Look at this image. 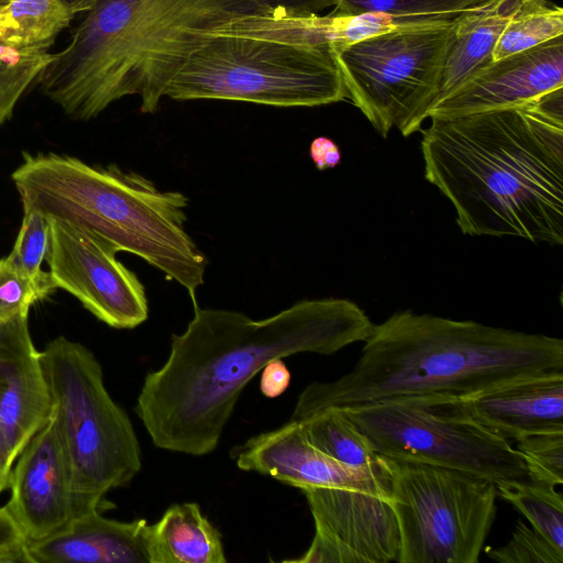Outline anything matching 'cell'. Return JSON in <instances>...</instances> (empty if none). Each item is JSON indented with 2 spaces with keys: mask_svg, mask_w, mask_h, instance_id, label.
Masks as SVG:
<instances>
[{
  "mask_svg": "<svg viewBox=\"0 0 563 563\" xmlns=\"http://www.w3.org/2000/svg\"><path fill=\"white\" fill-rule=\"evenodd\" d=\"M165 97L318 107L347 93L331 45L213 34L179 69Z\"/></svg>",
  "mask_w": 563,
  "mask_h": 563,
  "instance_id": "obj_7",
  "label": "cell"
},
{
  "mask_svg": "<svg viewBox=\"0 0 563 563\" xmlns=\"http://www.w3.org/2000/svg\"><path fill=\"white\" fill-rule=\"evenodd\" d=\"M0 551L12 555L16 563H30L27 543L4 507H0Z\"/></svg>",
  "mask_w": 563,
  "mask_h": 563,
  "instance_id": "obj_31",
  "label": "cell"
},
{
  "mask_svg": "<svg viewBox=\"0 0 563 563\" xmlns=\"http://www.w3.org/2000/svg\"><path fill=\"white\" fill-rule=\"evenodd\" d=\"M52 45H30L14 31L0 8V126L11 119L20 99L53 58Z\"/></svg>",
  "mask_w": 563,
  "mask_h": 563,
  "instance_id": "obj_21",
  "label": "cell"
},
{
  "mask_svg": "<svg viewBox=\"0 0 563 563\" xmlns=\"http://www.w3.org/2000/svg\"><path fill=\"white\" fill-rule=\"evenodd\" d=\"M51 224L45 256L54 286L77 298L114 329H134L148 318L145 287L118 258V250L98 235L62 221Z\"/></svg>",
  "mask_w": 563,
  "mask_h": 563,
  "instance_id": "obj_11",
  "label": "cell"
},
{
  "mask_svg": "<svg viewBox=\"0 0 563 563\" xmlns=\"http://www.w3.org/2000/svg\"><path fill=\"white\" fill-rule=\"evenodd\" d=\"M430 119L426 178L464 234L563 244V87L523 106Z\"/></svg>",
  "mask_w": 563,
  "mask_h": 563,
  "instance_id": "obj_2",
  "label": "cell"
},
{
  "mask_svg": "<svg viewBox=\"0 0 563 563\" xmlns=\"http://www.w3.org/2000/svg\"><path fill=\"white\" fill-rule=\"evenodd\" d=\"M41 357L71 464L75 517L101 510L104 496L141 471L134 428L108 393L102 367L88 347L60 335Z\"/></svg>",
  "mask_w": 563,
  "mask_h": 563,
  "instance_id": "obj_6",
  "label": "cell"
},
{
  "mask_svg": "<svg viewBox=\"0 0 563 563\" xmlns=\"http://www.w3.org/2000/svg\"><path fill=\"white\" fill-rule=\"evenodd\" d=\"M296 421L312 445L353 470H367L382 461L340 408H324Z\"/></svg>",
  "mask_w": 563,
  "mask_h": 563,
  "instance_id": "obj_22",
  "label": "cell"
},
{
  "mask_svg": "<svg viewBox=\"0 0 563 563\" xmlns=\"http://www.w3.org/2000/svg\"><path fill=\"white\" fill-rule=\"evenodd\" d=\"M148 526L145 519L119 521L93 510L27 543L30 563H150Z\"/></svg>",
  "mask_w": 563,
  "mask_h": 563,
  "instance_id": "obj_18",
  "label": "cell"
},
{
  "mask_svg": "<svg viewBox=\"0 0 563 563\" xmlns=\"http://www.w3.org/2000/svg\"><path fill=\"white\" fill-rule=\"evenodd\" d=\"M150 563H225L219 530L197 503L169 506L148 526Z\"/></svg>",
  "mask_w": 563,
  "mask_h": 563,
  "instance_id": "obj_20",
  "label": "cell"
},
{
  "mask_svg": "<svg viewBox=\"0 0 563 563\" xmlns=\"http://www.w3.org/2000/svg\"><path fill=\"white\" fill-rule=\"evenodd\" d=\"M15 459L0 422V494L9 488L10 473Z\"/></svg>",
  "mask_w": 563,
  "mask_h": 563,
  "instance_id": "obj_34",
  "label": "cell"
},
{
  "mask_svg": "<svg viewBox=\"0 0 563 563\" xmlns=\"http://www.w3.org/2000/svg\"><path fill=\"white\" fill-rule=\"evenodd\" d=\"M11 0H0V8L5 7Z\"/></svg>",
  "mask_w": 563,
  "mask_h": 563,
  "instance_id": "obj_36",
  "label": "cell"
},
{
  "mask_svg": "<svg viewBox=\"0 0 563 563\" xmlns=\"http://www.w3.org/2000/svg\"><path fill=\"white\" fill-rule=\"evenodd\" d=\"M314 523L308 550L291 562H398L400 534L391 488L308 487L301 489Z\"/></svg>",
  "mask_w": 563,
  "mask_h": 563,
  "instance_id": "obj_12",
  "label": "cell"
},
{
  "mask_svg": "<svg viewBox=\"0 0 563 563\" xmlns=\"http://www.w3.org/2000/svg\"><path fill=\"white\" fill-rule=\"evenodd\" d=\"M487 556L504 563H562L563 552L532 528L518 520L511 539L503 547L490 549Z\"/></svg>",
  "mask_w": 563,
  "mask_h": 563,
  "instance_id": "obj_30",
  "label": "cell"
},
{
  "mask_svg": "<svg viewBox=\"0 0 563 563\" xmlns=\"http://www.w3.org/2000/svg\"><path fill=\"white\" fill-rule=\"evenodd\" d=\"M454 21L416 24L339 49L347 98L387 137L419 131L439 98Z\"/></svg>",
  "mask_w": 563,
  "mask_h": 563,
  "instance_id": "obj_9",
  "label": "cell"
},
{
  "mask_svg": "<svg viewBox=\"0 0 563 563\" xmlns=\"http://www.w3.org/2000/svg\"><path fill=\"white\" fill-rule=\"evenodd\" d=\"M340 409L382 456L460 471L496 486L528 478L510 441L475 420L460 396H401Z\"/></svg>",
  "mask_w": 563,
  "mask_h": 563,
  "instance_id": "obj_8",
  "label": "cell"
},
{
  "mask_svg": "<svg viewBox=\"0 0 563 563\" xmlns=\"http://www.w3.org/2000/svg\"><path fill=\"white\" fill-rule=\"evenodd\" d=\"M49 221L36 211L23 212L13 249L8 255L40 287L45 297L56 290L49 273L42 269L49 242Z\"/></svg>",
  "mask_w": 563,
  "mask_h": 563,
  "instance_id": "obj_27",
  "label": "cell"
},
{
  "mask_svg": "<svg viewBox=\"0 0 563 563\" xmlns=\"http://www.w3.org/2000/svg\"><path fill=\"white\" fill-rule=\"evenodd\" d=\"M528 0H484L454 20L439 98L445 97L473 70L492 60L493 49L514 14Z\"/></svg>",
  "mask_w": 563,
  "mask_h": 563,
  "instance_id": "obj_19",
  "label": "cell"
},
{
  "mask_svg": "<svg viewBox=\"0 0 563 563\" xmlns=\"http://www.w3.org/2000/svg\"><path fill=\"white\" fill-rule=\"evenodd\" d=\"M555 369H563L560 338L405 310L373 325L350 372L309 384L290 419L401 396H465Z\"/></svg>",
  "mask_w": 563,
  "mask_h": 563,
  "instance_id": "obj_4",
  "label": "cell"
},
{
  "mask_svg": "<svg viewBox=\"0 0 563 563\" xmlns=\"http://www.w3.org/2000/svg\"><path fill=\"white\" fill-rule=\"evenodd\" d=\"M484 0H335L333 12L343 15L383 13L413 24L454 21Z\"/></svg>",
  "mask_w": 563,
  "mask_h": 563,
  "instance_id": "obj_26",
  "label": "cell"
},
{
  "mask_svg": "<svg viewBox=\"0 0 563 563\" xmlns=\"http://www.w3.org/2000/svg\"><path fill=\"white\" fill-rule=\"evenodd\" d=\"M0 563H16V561L12 555L0 551Z\"/></svg>",
  "mask_w": 563,
  "mask_h": 563,
  "instance_id": "obj_35",
  "label": "cell"
},
{
  "mask_svg": "<svg viewBox=\"0 0 563 563\" xmlns=\"http://www.w3.org/2000/svg\"><path fill=\"white\" fill-rule=\"evenodd\" d=\"M563 35V9L550 0H528L510 19L492 60L517 54Z\"/></svg>",
  "mask_w": 563,
  "mask_h": 563,
  "instance_id": "obj_25",
  "label": "cell"
},
{
  "mask_svg": "<svg viewBox=\"0 0 563 563\" xmlns=\"http://www.w3.org/2000/svg\"><path fill=\"white\" fill-rule=\"evenodd\" d=\"M45 295L9 256L0 258V323L27 314Z\"/></svg>",
  "mask_w": 563,
  "mask_h": 563,
  "instance_id": "obj_29",
  "label": "cell"
},
{
  "mask_svg": "<svg viewBox=\"0 0 563 563\" xmlns=\"http://www.w3.org/2000/svg\"><path fill=\"white\" fill-rule=\"evenodd\" d=\"M335 0H93L69 43L36 79L71 119L87 121L126 96L153 113L191 54L223 24L279 9L321 13Z\"/></svg>",
  "mask_w": 563,
  "mask_h": 563,
  "instance_id": "obj_3",
  "label": "cell"
},
{
  "mask_svg": "<svg viewBox=\"0 0 563 563\" xmlns=\"http://www.w3.org/2000/svg\"><path fill=\"white\" fill-rule=\"evenodd\" d=\"M309 154L318 170L334 168L341 163V152L334 141L327 136H318L312 140Z\"/></svg>",
  "mask_w": 563,
  "mask_h": 563,
  "instance_id": "obj_33",
  "label": "cell"
},
{
  "mask_svg": "<svg viewBox=\"0 0 563 563\" xmlns=\"http://www.w3.org/2000/svg\"><path fill=\"white\" fill-rule=\"evenodd\" d=\"M460 397L475 420L508 441L563 431V369L518 377Z\"/></svg>",
  "mask_w": 563,
  "mask_h": 563,
  "instance_id": "obj_17",
  "label": "cell"
},
{
  "mask_svg": "<svg viewBox=\"0 0 563 563\" xmlns=\"http://www.w3.org/2000/svg\"><path fill=\"white\" fill-rule=\"evenodd\" d=\"M53 399L29 313L0 323V422L14 459L48 420Z\"/></svg>",
  "mask_w": 563,
  "mask_h": 563,
  "instance_id": "obj_16",
  "label": "cell"
},
{
  "mask_svg": "<svg viewBox=\"0 0 563 563\" xmlns=\"http://www.w3.org/2000/svg\"><path fill=\"white\" fill-rule=\"evenodd\" d=\"M516 442L529 479L555 487L563 484V431L525 435Z\"/></svg>",
  "mask_w": 563,
  "mask_h": 563,
  "instance_id": "obj_28",
  "label": "cell"
},
{
  "mask_svg": "<svg viewBox=\"0 0 563 563\" xmlns=\"http://www.w3.org/2000/svg\"><path fill=\"white\" fill-rule=\"evenodd\" d=\"M261 372L260 389L265 397H278L288 388L291 375L284 358L271 361Z\"/></svg>",
  "mask_w": 563,
  "mask_h": 563,
  "instance_id": "obj_32",
  "label": "cell"
},
{
  "mask_svg": "<svg viewBox=\"0 0 563 563\" xmlns=\"http://www.w3.org/2000/svg\"><path fill=\"white\" fill-rule=\"evenodd\" d=\"M373 325L342 298L300 300L262 320L194 303L185 331L172 335L166 362L145 376L134 410L158 449L209 454L242 390L271 361L336 353L364 342Z\"/></svg>",
  "mask_w": 563,
  "mask_h": 563,
  "instance_id": "obj_1",
  "label": "cell"
},
{
  "mask_svg": "<svg viewBox=\"0 0 563 563\" xmlns=\"http://www.w3.org/2000/svg\"><path fill=\"white\" fill-rule=\"evenodd\" d=\"M11 178L23 212L87 230L118 252L137 255L180 284L197 303L208 261L186 231L189 200L183 192L161 190L115 164L89 165L56 153H25Z\"/></svg>",
  "mask_w": 563,
  "mask_h": 563,
  "instance_id": "obj_5",
  "label": "cell"
},
{
  "mask_svg": "<svg viewBox=\"0 0 563 563\" xmlns=\"http://www.w3.org/2000/svg\"><path fill=\"white\" fill-rule=\"evenodd\" d=\"M382 456V455H380ZM242 471L271 476L300 489L308 487L391 488L388 460L367 470H353L312 445L298 421L249 439L234 451Z\"/></svg>",
  "mask_w": 563,
  "mask_h": 563,
  "instance_id": "obj_15",
  "label": "cell"
},
{
  "mask_svg": "<svg viewBox=\"0 0 563 563\" xmlns=\"http://www.w3.org/2000/svg\"><path fill=\"white\" fill-rule=\"evenodd\" d=\"M387 460L398 563H477L496 517V485L460 471Z\"/></svg>",
  "mask_w": 563,
  "mask_h": 563,
  "instance_id": "obj_10",
  "label": "cell"
},
{
  "mask_svg": "<svg viewBox=\"0 0 563 563\" xmlns=\"http://www.w3.org/2000/svg\"><path fill=\"white\" fill-rule=\"evenodd\" d=\"M496 488L498 496L522 514L533 530L563 552V499L555 486L526 478Z\"/></svg>",
  "mask_w": 563,
  "mask_h": 563,
  "instance_id": "obj_23",
  "label": "cell"
},
{
  "mask_svg": "<svg viewBox=\"0 0 563 563\" xmlns=\"http://www.w3.org/2000/svg\"><path fill=\"white\" fill-rule=\"evenodd\" d=\"M562 87L563 35L476 68L431 107L429 118L523 106Z\"/></svg>",
  "mask_w": 563,
  "mask_h": 563,
  "instance_id": "obj_14",
  "label": "cell"
},
{
  "mask_svg": "<svg viewBox=\"0 0 563 563\" xmlns=\"http://www.w3.org/2000/svg\"><path fill=\"white\" fill-rule=\"evenodd\" d=\"M3 506L26 543L49 538L75 518L71 464L55 409L15 459Z\"/></svg>",
  "mask_w": 563,
  "mask_h": 563,
  "instance_id": "obj_13",
  "label": "cell"
},
{
  "mask_svg": "<svg viewBox=\"0 0 563 563\" xmlns=\"http://www.w3.org/2000/svg\"><path fill=\"white\" fill-rule=\"evenodd\" d=\"M68 1L73 2V1H76V0H68Z\"/></svg>",
  "mask_w": 563,
  "mask_h": 563,
  "instance_id": "obj_37",
  "label": "cell"
},
{
  "mask_svg": "<svg viewBox=\"0 0 563 563\" xmlns=\"http://www.w3.org/2000/svg\"><path fill=\"white\" fill-rule=\"evenodd\" d=\"M93 0H11L5 12L16 35L30 45H52L71 20L86 12Z\"/></svg>",
  "mask_w": 563,
  "mask_h": 563,
  "instance_id": "obj_24",
  "label": "cell"
}]
</instances>
